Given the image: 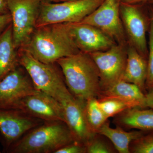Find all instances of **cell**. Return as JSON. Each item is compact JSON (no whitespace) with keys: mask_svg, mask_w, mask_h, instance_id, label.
<instances>
[{"mask_svg":"<svg viewBox=\"0 0 153 153\" xmlns=\"http://www.w3.org/2000/svg\"><path fill=\"white\" fill-rule=\"evenodd\" d=\"M17 109L21 110L44 122L61 121L65 122L61 104L54 97L40 91L22 99Z\"/></svg>","mask_w":153,"mask_h":153,"instance_id":"14","label":"cell"},{"mask_svg":"<svg viewBox=\"0 0 153 153\" xmlns=\"http://www.w3.org/2000/svg\"><path fill=\"white\" fill-rule=\"evenodd\" d=\"M104 0H74L60 2L42 1L36 27L52 24L79 23Z\"/></svg>","mask_w":153,"mask_h":153,"instance_id":"5","label":"cell"},{"mask_svg":"<svg viewBox=\"0 0 153 153\" xmlns=\"http://www.w3.org/2000/svg\"><path fill=\"white\" fill-rule=\"evenodd\" d=\"M150 15L149 41L147 59V75L146 82V89L153 85V10Z\"/></svg>","mask_w":153,"mask_h":153,"instance_id":"24","label":"cell"},{"mask_svg":"<svg viewBox=\"0 0 153 153\" xmlns=\"http://www.w3.org/2000/svg\"><path fill=\"white\" fill-rule=\"evenodd\" d=\"M12 23L10 14L0 16V34Z\"/></svg>","mask_w":153,"mask_h":153,"instance_id":"26","label":"cell"},{"mask_svg":"<svg viewBox=\"0 0 153 153\" xmlns=\"http://www.w3.org/2000/svg\"><path fill=\"white\" fill-rule=\"evenodd\" d=\"M127 55L126 64L122 80L137 85L146 94L147 60L128 44L127 46Z\"/></svg>","mask_w":153,"mask_h":153,"instance_id":"15","label":"cell"},{"mask_svg":"<svg viewBox=\"0 0 153 153\" xmlns=\"http://www.w3.org/2000/svg\"><path fill=\"white\" fill-rule=\"evenodd\" d=\"M104 97L121 99L132 102L137 108H144L145 94L137 85L123 80L118 81L101 92L98 98Z\"/></svg>","mask_w":153,"mask_h":153,"instance_id":"19","label":"cell"},{"mask_svg":"<svg viewBox=\"0 0 153 153\" xmlns=\"http://www.w3.org/2000/svg\"><path fill=\"white\" fill-rule=\"evenodd\" d=\"M20 65L14 46L12 23L0 34V81Z\"/></svg>","mask_w":153,"mask_h":153,"instance_id":"17","label":"cell"},{"mask_svg":"<svg viewBox=\"0 0 153 153\" xmlns=\"http://www.w3.org/2000/svg\"><path fill=\"white\" fill-rule=\"evenodd\" d=\"M69 33L80 52L90 54L104 51L117 44L98 28L84 23H66Z\"/></svg>","mask_w":153,"mask_h":153,"instance_id":"13","label":"cell"},{"mask_svg":"<svg viewBox=\"0 0 153 153\" xmlns=\"http://www.w3.org/2000/svg\"><path fill=\"white\" fill-rule=\"evenodd\" d=\"M20 48L45 63H55L61 58L80 52L66 23L36 27L28 43Z\"/></svg>","mask_w":153,"mask_h":153,"instance_id":"1","label":"cell"},{"mask_svg":"<svg viewBox=\"0 0 153 153\" xmlns=\"http://www.w3.org/2000/svg\"><path fill=\"white\" fill-rule=\"evenodd\" d=\"M85 114L89 128L94 133H97L108 119L100 108L96 98L89 99L86 101Z\"/></svg>","mask_w":153,"mask_h":153,"instance_id":"20","label":"cell"},{"mask_svg":"<svg viewBox=\"0 0 153 153\" xmlns=\"http://www.w3.org/2000/svg\"><path fill=\"white\" fill-rule=\"evenodd\" d=\"M44 122L21 110L0 108V133L5 151L27 132Z\"/></svg>","mask_w":153,"mask_h":153,"instance_id":"11","label":"cell"},{"mask_svg":"<svg viewBox=\"0 0 153 153\" xmlns=\"http://www.w3.org/2000/svg\"><path fill=\"white\" fill-rule=\"evenodd\" d=\"M64 112L65 122L75 141L86 146L94 134L91 130L85 114L86 101L75 97L69 90L59 100Z\"/></svg>","mask_w":153,"mask_h":153,"instance_id":"12","label":"cell"},{"mask_svg":"<svg viewBox=\"0 0 153 153\" xmlns=\"http://www.w3.org/2000/svg\"><path fill=\"white\" fill-rule=\"evenodd\" d=\"M18 52L19 64L27 72L36 89L59 101L68 88L57 63H42L21 48Z\"/></svg>","mask_w":153,"mask_h":153,"instance_id":"4","label":"cell"},{"mask_svg":"<svg viewBox=\"0 0 153 153\" xmlns=\"http://www.w3.org/2000/svg\"><path fill=\"white\" fill-rule=\"evenodd\" d=\"M38 91L27 72L20 65L0 81V108L17 109L22 99Z\"/></svg>","mask_w":153,"mask_h":153,"instance_id":"10","label":"cell"},{"mask_svg":"<svg viewBox=\"0 0 153 153\" xmlns=\"http://www.w3.org/2000/svg\"><path fill=\"white\" fill-rule=\"evenodd\" d=\"M69 1H74V0H49L47 2L57 3Z\"/></svg>","mask_w":153,"mask_h":153,"instance_id":"30","label":"cell"},{"mask_svg":"<svg viewBox=\"0 0 153 153\" xmlns=\"http://www.w3.org/2000/svg\"><path fill=\"white\" fill-rule=\"evenodd\" d=\"M103 136L98 133L94 136L87 143L86 146L87 153H112L115 152V149L113 145H110L105 140Z\"/></svg>","mask_w":153,"mask_h":153,"instance_id":"23","label":"cell"},{"mask_svg":"<svg viewBox=\"0 0 153 153\" xmlns=\"http://www.w3.org/2000/svg\"><path fill=\"white\" fill-rule=\"evenodd\" d=\"M120 15L128 44L131 45L147 60L148 47L146 33L150 26V16L140 4L121 2Z\"/></svg>","mask_w":153,"mask_h":153,"instance_id":"7","label":"cell"},{"mask_svg":"<svg viewBox=\"0 0 153 153\" xmlns=\"http://www.w3.org/2000/svg\"><path fill=\"white\" fill-rule=\"evenodd\" d=\"M120 0H104L80 23L92 25L104 32L118 44L127 46V40L121 19Z\"/></svg>","mask_w":153,"mask_h":153,"instance_id":"8","label":"cell"},{"mask_svg":"<svg viewBox=\"0 0 153 153\" xmlns=\"http://www.w3.org/2000/svg\"><path fill=\"white\" fill-rule=\"evenodd\" d=\"M117 126L140 130H153V109L133 108L126 110L115 116Z\"/></svg>","mask_w":153,"mask_h":153,"instance_id":"16","label":"cell"},{"mask_svg":"<svg viewBox=\"0 0 153 153\" xmlns=\"http://www.w3.org/2000/svg\"><path fill=\"white\" fill-rule=\"evenodd\" d=\"M130 152L153 153V130L147 131L144 134L131 143Z\"/></svg>","mask_w":153,"mask_h":153,"instance_id":"22","label":"cell"},{"mask_svg":"<svg viewBox=\"0 0 153 153\" xmlns=\"http://www.w3.org/2000/svg\"><path fill=\"white\" fill-rule=\"evenodd\" d=\"M75 141L64 122H44L27 132L6 152L55 153L63 146Z\"/></svg>","mask_w":153,"mask_h":153,"instance_id":"3","label":"cell"},{"mask_svg":"<svg viewBox=\"0 0 153 153\" xmlns=\"http://www.w3.org/2000/svg\"><path fill=\"white\" fill-rule=\"evenodd\" d=\"M145 131H126L123 128L117 126L112 128L107 120L99 129L97 133L106 138L111 143L116 150L120 153H130L131 143L145 133Z\"/></svg>","mask_w":153,"mask_h":153,"instance_id":"18","label":"cell"},{"mask_svg":"<svg viewBox=\"0 0 153 153\" xmlns=\"http://www.w3.org/2000/svg\"><path fill=\"white\" fill-rule=\"evenodd\" d=\"M48 1H49V0H42V1L44 2H47Z\"/></svg>","mask_w":153,"mask_h":153,"instance_id":"31","label":"cell"},{"mask_svg":"<svg viewBox=\"0 0 153 153\" xmlns=\"http://www.w3.org/2000/svg\"><path fill=\"white\" fill-rule=\"evenodd\" d=\"M12 18L13 40L18 50L30 40L36 28L42 0H7Z\"/></svg>","mask_w":153,"mask_h":153,"instance_id":"6","label":"cell"},{"mask_svg":"<svg viewBox=\"0 0 153 153\" xmlns=\"http://www.w3.org/2000/svg\"><path fill=\"white\" fill-rule=\"evenodd\" d=\"M85 145L74 141L63 146L55 152V153H86Z\"/></svg>","mask_w":153,"mask_h":153,"instance_id":"25","label":"cell"},{"mask_svg":"<svg viewBox=\"0 0 153 153\" xmlns=\"http://www.w3.org/2000/svg\"><path fill=\"white\" fill-rule=\"evenodd\" d=\"M56 63L61 69L68 90L75 97L85 101L100 97L99 72L89 54L79 52L61 58Z\"/></svg>","mask_w":153,"mask_h":153,"instance_id":"2","label":"cell"},{"mask_svg":"<svg viewBox=\"0 0 153 153\" xmlns=\"http://www.w3.org/2000/svg\"><path fill=\"white\" fill-rule=\"evenodd\" d=\"M152 3H153V1H152Z\"/></svg>","mask_w":153,"mask_h":153,"instance_id":"32","label":"cell"},{"mask_svg":"<svg viewBox=\"0 0 153 153\" xmlns=\"http://www.w3.org/2000/svg\"><path fill=\"white\" fill-rule=\"evenodd\" d=\"M121 2L128 4H145V3H152L153 0H120Z\"/></svg>","mask_w":153,"mask_h":153,"instance_id":"29","label":"cell"},{"mask_svg":"<svg viewBox=\"0 0 153 153\" xmlns=\"http://www.w3.org/2000/svg\"><path fill=\"white\" fill-rule=\"evenodd\" d=\"M127 46L117 44L105 51L89 54L98 69L101 92L122 80L126 64Z\"/></svg>","mask_w":153,"mask_h":153,"instance_id":"9","label":"cell"},{"mask_svg":"<svg viewBox=\"0 0 153 153\" xmlns=\"http://www.w3.org/2000/svg\"><path fill=\"white\" fill-rule=\"evenodd\" d=\"M10 13L7 0H0V16Z\"/></svg>","mask_w":153,"mask_h":153,"instance_id":"28","label":"cell"},{"mask_svg":"<svg viewBox=\"0 0 153 153\" xmlns=\"http://www.w3.org/2000/svg\"><path fill=\"white\" fill-rule=\"evenodd\" d=\"M145 96L144 108H150L153 109V85L147 89Z\"/></svg>","mask_w":153,"mask_h":153,"instance_id":"27","label":"cell"},{"mask_svg":"<svg viewBox=\"0 0 153 153\" xmlns=\"http://www.w3.org/2000/svg\"><path fill=\"white\" fill-rule=\"evenodd\" d=\"M99 105L108 119L113 117L126 110L137 108L132 102L114 97H104L97 99Z\"/></svg>","mask_w":153,"mask_h":153,"instance_id":"21","label":"cell"}]
</instances>
